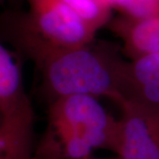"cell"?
<instances>
[{
    "instance_id": "obj_2",
    "label": "cell",
    "mask_w": 159,
    "mask_h": 159,
    "mask_svg": "<svg viewBox=\"0 0 159 159\" xmlns=\"http://www.w3.org/2000/svg\"><path fill=\"white\" fill-rule=\"evenodd\" d=\"M99 98L74 95L48 103L47 125L36 159H89L95 149L116 153L119 122Z\"/></svg>"
},
{
    "instance_id": "obj_6",
    "label": "cell",
    "mask_w": 159,
    "mask_h": 159,
    "mask_svg": "<svg viewBox=\"0 0 159 159\" xmlns=\"http://www.w3.org/2000/svg\"><path fill=\"white\" fill-rule=\"evenodd\" d=\"M121 41V51L127 59L159 55V16L133 19L118 14L106 28Z\"/></svg>"
},
{
    "instance_id": "obj_9",
    "label": "cell",
    "mask_w": 159,
    "mask_h": 159,
    "mask_svg": "<svg viewBox=\"0 0 159 159\" xmlns=\"http://www.w3.org/2000/svg\"><path fill=\"white\" fill-rule=\"evenodd\" d=\"M96 32L106 28L113 18L110 0H62Z\"/></svg>"
},
{
    "instance_id": "obj_10",
    "label": "cell",
    "mask_w": 159,
    "mask_h": 159,
    "mask_svg": "<svg viewBox=\"0 0 159 159\" xmlns=\"http://www.w3.org/2000/svg\"><path fill=\"white\" fill-rule=\"evenodd\" d=\"M114 11L133 19L159 16V0H110Z\"/></svg>"
},
{
    "instance_id": "obj_4",
    "label": "cell",
    "mask_w": 159,
    "mask_h": 159,
    "mask_svg": "<svg viewBox=\"0 0 159 159\" xmlns=\"http://www.w3.org/2000/svg\"><path fill=\"white\" fill-rule=\"evenodd\" d=\"M119 107L117 157L159 159V105L125 101Z\"/></svg>"
},
{
    "instance_id": "obj_7",
    "label": "cell",
    "mask_w": 159,
    "mask_h": 159,
    "mask_svg": "<svg viewBox=\"0 0 159 159\" xmlns=\"http://www.w3.org/2000/svg\"><path fill=\"white\" fill-rule=\"evenodd\" d=\"M121 96L122 102L159 105V55H145L125 61Z\"/></svg>"
},
{
    "instance_id": "obj_11",
    "label": "cell",
    "mask_w": 159,
    "mask_h": 159,
    "mask_svg": "<svg viewBox=\"0 0 159 159\" xmlns=\"http://www.w3.org/2000/svg\"><path fill=\"white\" fill-rule=\"evenodd\" d=\"M89 159H92V158H89ZM110 159H119L118 157H114V158H110Z\"/></svg>"
},
{
    "instance_id": "obj_1",
    "label": "cell",
    "mask_w": 159,
    "mask_h": 159,
    "mask_svg": "<svg viewBox=\"0 0 159 159\" xmlns=\"http://www.w3.org/2000/svg\"><path fill=\"white\" fill-rule=\"evenodd\" d=\"M121 44L95 38L52 53L37 68L42 74L41 92L50 103L74 95L105 97L118 106L122 102L124 65Z\"/></svg>"
},
{
    "instance_id": "obj_3",
    "label": "cell",
    "mask_w": 159,
    "mask_h": 159,
    "mask_svg": "<svg viewBox=\"0 0 159 159\" xmlns=\"http://www.w3.org/2000/svg\"><path fill=\"white\" fill-rule=\"evenodd\" d=\"M27 11H6L1 16V37L38 67L56 51L81 45L96 32L62 0H25Z\"/></svg>"
},
{
    "instance_id": "obj_8",
    "label": "cell",
    "mask_w": 159,
    "mask_h": 159,
    "mask_svg": "<svg viewBox=\"0 0 159 159\" xmlns=\"http://www.w3.org/2000/svg\"><path fill=\"white\" fill-rule=\"evenodd\" d=\"M23 57L17 51L0 46V114L13 111L30 101L22 74Z\"/></svg>"
},
{
    "instance_id": "obj_5",
    "label": "cell",
    "mask_w": 159,
    "mask_h": 159,
    "mask_svg": "<svg viewBox=\"0 0 159 159\" xmlns=\"http://www.w3.org/2000/svg\"><path fill=\"white\" fill-rule=\"evenodd\" d=\"M34 119L31 101L0 114V159H35Z\"/></svg>"
},
{
    "instance_id": "obj_12",
    "label": "cell",
    "mask_w": 159,
    "mask_h": 159,
    "mask_svg": "<svg viewBox=\"0 0 159 159\" xmlns=\"http://www.w3.org/2000/svg\"><path fill=\"white\" fill-rule=\"evenodd\" d=\"M0 2H1V4H4V2H5V0H0Z\"/></svg>"
}]
</instances>
